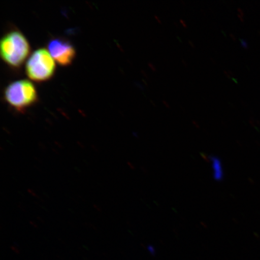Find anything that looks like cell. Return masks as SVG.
I'll return each mask as SVG.
<instances>
[{"label":"cell","instance_id":"1","mask_svg":"<svg viewBox=\"0 0 260 260\" xmlns=\"http://www.w3.org/2000/svg\"><path fill=\"white\" fill-rule=\"evenodd\" d=\"M30 53V46L27 38L18 30L9 31L0 42V55L10 67L20 68Z\"/></svg>","mask_w":260,"mask_h":260},{"label":"cell","instance_id":"2","mask_svg":"<svg viewBox=\"0 0 260 260\" xmlns=\"http://www.w3.org/2000/svg\"><path fill=\"white\" fill-rule=\"evenodd\" d=\"M5 98L10 106L22 112L37 102L38 93L30 81L21 80L9 84L5 91Z\"/></svg>","mask_w":260,"mask_h":260},{"label":"cell","instance_id":"3","mask_svg":"<svg viewBox=\"0 0 260 260\" xmlns=\"http://www.w3.org/2000/svg\"><path fill=\"white\" fill-rule=\"evenodd\" d=\"M56 71V63L48 50L40 48L35 51L25 65L27 76L36 82H44L51 79Z\"/></svg>","mask_w":260,"mask_h":260},{"label":"cell","instance_id":"4","mask_svg":"<svg viewBox=\"0 0 260 260\" xmlns=\"http://www.w3.org/2000/svg\"><path fill=\"white\" fill-rule=\"evenodd\" d=\"M48 48L51 56L61 66H69L76 56L73 45L63 39L56 38L51 40L49 42Z\"/></svg>","mask_w":260,"mask_h":260},{"label":"cell","instance_id":"5","mask_svg":"<svg viewBox=\"0 0 260 260\" xmlns=\"http://www.w3.org/2000/svg\"><path fill=\"white\" fill-rule=\"evenodd\" d=\"M148 66L153 71H156V68L153 64L151 62L148 63Z\"/></svg>","mask_w":260,"mask_h":260},{"label":"cell","instance_id":"6","mask_svg":"<svg viewBox=\"0 0 260 260\" xmlns=\"http://www.w3.org/2000/svg\"><path fill=\"white\" fill-rule=\"evenodd\" d=\"M162 103L164 104V105L166 106V107H167V108H170V105H169V104L167 102H166V101L162 100Z\"/></svg>","mask_w":260,"mask_h":260},{"label":"cell","instance_id":"7","mask_svg":"<svg viewBox=\"0 0 260 260\" xmlns=\"http://www.w3.org/2000/svg\"><path fill=\"white\" fill-rule=\"evenodd\" d=\"M180 22H181V23L182 24V25H183L184 26V27H187V25L186 23V22H185L184 20H183V19H180Z\"/></svg>","mask_w":260,"mask_h":260},{"label":"cell","instance_id":"8","mask_svg":"<svg viewBox=\"0 0 260 260\" xmlns=\"http://www.w3.org/2000/svg\"><path fill=\"white\" fill-rule=\"evenodd\" d=\"M188 43H189L191 47L195 48V45H194L193 42H191V41H188Z\"/></svg>","mask_w":260,"mask_h":260},{"label":"cell","instance_id":"9","mask_svg":"<svg viewBox=\"0 0 260 260\" xmlns=\"http://www.w3.org/2000/svg\"><path fill=\"white\" fill-rule=\"evenodd\" d=\"M154 17L156 19H157V21L159 22V23L161 24V22L160 21V19L158 17L157 15H155Z\"/></svg>","mask_w":260,"mask_h":260},{"label":"cell","instance_id":"10","mask_svg":"<svg viewBox=\"0 0 260 260\" xmlns=\"http://www.w3.org/2000/svg\"><path fill=\"white\" fill-rule=\"evenodd\" d=\"M182 62L185 65V67H187V63H186V61H185L184 59H181Z\"/></svg>","mask_w":260,"mask_h":260},{"label":"cell","instance_id":"11","mask_svg":"<svg viewBox=\"0 0 260 260\" xmlns=\"http://www.w3.org/2000/svg\"><path fill=\"white\" fill-rule=\"evenodd\" d=\"M223 73H224V74H225L226 75V76H227L229 78V79H230L231 77L229 76V73H228L226 71H223Z\"/></svg>","mask_w":260,"mask_h":260},{"label":"cell","instance_id":"12","mask_svg":"<svg viewBox=\"0 0 260 260\" xmlns=\"http://www.w3.org/2000/svg\"><path fill=\"white\" fill-rule=\"evenodd\" d=\"M150 102L152 105H153L154 106H156L155 103L153 102V101L150 100Z\"/></svg>","mask_w":260,"mask_h":260},{"label":"cell","instance_id":"13","mask_svg":"<svg viewBox=\"0 0 260 260\" xmlns=\"http://www.w3.org/2000/svg\"><path fill=\"white\" fill-rule=\"evenodd\" d=\"M142 73L145 75L146 78H149L147 75H146V74L145 73V72H144V71H142Z\"/></svg>","mask_w":260,"mask_h":260},{"label":"cell","instance_id":"14","mask_svg":"<svg viewBox=\"0 0 260 260\" xmlns=\"http://www.w3.org/2000/svg\"><path fill=\"white\" fill-rule=\"evenodd\" d=\"M210 59H211V61H213V63H216V62H215V61H214V59H213V58L212 57H211Z\"/></svg>","mask_w":260,"mask_h":260},{"label":"cell","instance_id":"15","mask_svg":"<svg viewBox=\"0 0 260 260\" xmlns=\"http://www.w3.org/2000/svg\"><path fill=\"white\" fill-rule=\"evenodd\" d=\"M230 36H231V37H233V38L234 39V40H235V37H233V35L231 34V35H230Z\"/></svg>","mask_w":260,"mask_h":260},{"label":"cell","instance_id":"16","mask_svg":"<svg viewBox=\"0 0 260 260\" xmlns=\"http://www.w3.org/2000/svg\"><path fill=\"white\" fill-rule=\"evenodd\" d=\"M174 24H175V25L178 26V24H177V22H174Z\"/></svg>","mask_w":260,"mask_h":260}]
</instances>
